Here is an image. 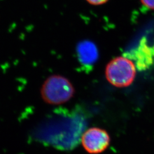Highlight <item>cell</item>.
I'll return each mask as SVG.
<instances>
[{
  "label": "cell",
  "instance_id": "1",
  "mask_svg": "<svg viewBox=\"0 0 154 154\" xmlns=\"http://www.w3.org/2000/svg\"><path fill=\"white\" fill-rule=\"evenodd\" d=\"M75 92V88L70 81L58 74L48 77L40 90L42 99L51 105L65 103L74 97Z\"/></svg>",
  "mask_w": 154,
  "mask_h": 154
},
{
  "label": "cell",
  "instance_id": "2",
  "mask_svg": "<svg viewBox=\"0 0 154 154\" xmlns=\"http://www.w3.org/2000/svg\"><path fill=\"white\" fill-rule=\"evenodd\" d=\"M105 76L107 81L114 86L126 88L131 85L135 79V65L126 57H116L107 65Z\"/></svg>",
  "mask_w": 154,
  "mask_h": 154
},
{
  "label": "cell",
  "instance_id": "3",
  "mask_svg": "<svg viewBox=\"0 0 154 154\" xmlns=\"http://www.w3.org/2000/svg\"><path fill=\"white\" fill-rule=\"evenodd\" d=\"M110 135L99 127H91L83 133L81 144L84 149L90 154H100L110 145Z\"/></svg>",
  "mask_w": 154,
  "mask_h": 154
},
{
  "label": "cell",
  "instance_id": "4",
  "mask_svg": "<svg viewBox=\"0 0 154 154\" xmlns=\"http://www.w3.org/2000/svg\"><path fill=\"white\" fill-rule=\"evenodd\" d=\"M126 55L134 62L138 70L144 71L148 69L154 62V44L150 45L146 38L142 39L137 48Z\"/></svg>",
  "mask_w": 154,
  "mask_h": 154
},
{
  "label": "cell",
  "instance_id": "5",
  "mask_svg": "<svg viewBox=\"0 0 154 154\" xmlns=\"http://www.w3.org/2000/svg\"><path fill=\"white\" fill-rule=\"evenodd\" d=\"M98 58L96 46L91 42H85L81 45V61L87 65H93Z\"/></svg>",
  "mask_w": 154,
  "mask_h": 154
},
{
  "label": "cell",
  "instance_id": "6",
  "mask_svg": "<svg viewBox=\"0 0 154 154\" xmlns=\"http://www.w3.org/2000/svg\"><path fill=\"white\" fill-rule=\"evenodd\" d=\"M141 2L146 7L154 9V0H141Z\"/></svg>",
  "mask_w": 154,
  "mask_h": 154
},
{
  "label": "cell",
  "instance_id": "7",
  "mask_svg": "<svg viewBox=\"0 0 154 154\" xmlns=\"http://www.w3.org/2000/svg\"><path fill=\"white\" fill-rule=\"evenodd\" d=\"M88 4L93 5H102L108 1V0H86Z\"/></svg>",
  "mask_w": 154,
  "mask_h": 154
}]
</instances>
